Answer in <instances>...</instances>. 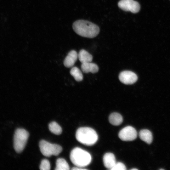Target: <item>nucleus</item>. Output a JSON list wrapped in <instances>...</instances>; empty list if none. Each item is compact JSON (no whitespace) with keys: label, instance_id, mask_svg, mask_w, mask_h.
<instances>
[{"label":"nucleus","instance_id":"nucleus-1","mask_svg":"<svg viewBox=\"0 0 170 170\" xmlns=\"http://www.w3.org/2000/svg\"><path fill=\"white\" fill-rule=\"evenodd\" d=\"M74 31L78 35L85 37L93 38L99 33V29L96 25L87 20H78L72 25Z\"/></svg>","mask_w":170,"mask_h":170},{"label":"nucleus","instance_id":"nucleus-2","mask_svg":"<svg viewBox=\"0 0 170 170\" xmlns=\"http://www.w3.org/2000/svg\"><path fill=\"white\" fill-rule=\"evenodd\" d=\"M76 137L80 143L85 145L91 146L94 144L98 139L96 132L89 127H81L76 131Z\"/></svg>","mask_w":170,"mask_h":170},{"label":"nucleus","instance_id":"nucleus-3","mask_svg":"<svg viewBox=\"0 0 170 170\" xmlns=\"http://www.w3.org/2000/svg\"><path fill=\"white\" fill-rule=\"evenodd\" d=\"M72 162L77 167L83 168L91 162L92 157L87 151L79 147L73 149L70 154Z\"/></svg>","mask_w":170,"mask_h":170},{"label":"nucleus","instance_id":"nucleus-4","mask_svg":"<svg viewBox=\"0 0 170 170\" xmlns=\"http://www.w3.org/2000/svg\"><path fill=\"white\" fill-rule=\"evenodd\" d=\"M29 136L28 132L23 128L17 129L14 134V146L15 151L21 152L24 149Z\"/></svg>","mask_w":170,"mask_h":170},{"label":"nucleus","instance_id":"nucleus-5","mask_svg":"<svg viewBox=\"0 0 170 170\" xmlns=\"http://www.w3.org/2000/svg\"><path fill=\"white\" fill-rule=\"evenodd\" d=\"M39 146L41 153L47 157L58 156L62 150V147L60 145L51 144L44 140L40 142Z\"/></svg>","mask_w":170,"mask_h":170},{"label":"nucleus","instance_id":"nucleus-6","mask_svg":"<svg viewBox=\"0 0 170 170\" xmlns=\"http://www.w3.org/2000/svg\"><path fill=\"white\" fill-rule=\"evenodd\" d=\"M118 6L123 11L138 13L140 9L139 3L133 0H121L118 3Z\"/></svg>","mask_w":170,"mask_h":170},{"label":"nucleus","instance_id":"nucleus-7","mask_svg":"<svg viewBox=\"0 0 170 170\" xmlns=\"http://www.w3.org/2000/svg\"><path fill=\"white\" fill-rule=\"evenodd\" d=\"M118 137L122 141H131L137 138V132L134 128L128 126L120 130L118 133Z\"/></svg>","mask_w":170,"mask_h":170},{"label":"nucleus","instance_id":"nucleus-8","mask_svg":"<svg viewBox=\"0 0 170 170\" xmlns=\"http://www.w3.org/2000/svg\"><path fill=\"white\" fill-rule=\"evenodd\" d=\"M120 81L125 84H132L135 82L137 80V75L134 72L129 71L121 72L119 76Z\"/></svg>","mask_w":170,"mask_h":170},{"label":"nucleus","instance_id":"nucleus-9","mask_svg":"<svg viewBox=\"0 0 170 170\" xmlns=\"http://www.w3.org/2000/svg\"><path fill=\"white\" fill-rule=\"evenodd\" d=\"M78 58V54L74 50L71 51L65 58L64 64L67 68L72 67Z\"/></svg>","mask_w":170,"mask_h":170},{"label":"nucleus","instance_id":"nucleus-10","mask_svg":"<svg viewBox=\"0 0 170 170\" xmlns=\"http://www.w3.org/2000/svg\"><path fill=\"white\" fill-rule=\"evenodd\" d=\"M103 162L105 167L110 170L116 162L115 156L111 153H107L104 155Z\"/></svg>","mask_w":170,"mask_h":170},{"label":"nucleus","instance_id":"nucleus-11","mask_svg":"<svg viewBox=\"0 0 170 170\" xmlns=\"http://www.w3.org/2000/svg\"><path fill=\"white\" fill-rule=\"evenodd\" d=\"M81 68L82 71L85 73L91 72L94 73L97 72L99 70L98 65L91 62L82 63Z\"/></svg>","mask_w":170,"mask_h":170},{"label":"nucleus","instance_id":"nucleus-12","mask_svg":"<svg viewBox=\"0 0 170 170\" xmlns=\"http://www.w3.org/2000/svg\"><path fill=\"white\" fill-rule=\"evenodd\" d=\"M140 138L148 144H150L152 141L153 137L151 132L148 129L141 130L139 133Z\"/></svg>","mask_w":170,"mask_h":170},{"label":"nucleus","instance_id":"nucleus-13","mask_svg":"<svg viewBox=\"0 0 170 170\" xmlns=\"http://www.w3.org/2000/svg\"><path fill=\"white\" fill-rule=\"evenodd\" d=\"M109 121L110 123L114 126L120 125L123 122V118L119 113L114 112L111 113L109 116Z\"/></svg>","mask_w":170,"mask_h":170},{"label":"nucleus","instance_id":"nucleus-14","mask_svg":"<svg viewBox=\"0 0 170 170\" xmlns=\"http://www.w3.org/2000/svg\"><path fill=\"white\" fill-rule=\"evenodd\" d=\"M78 58L82 63L91 62L93 59L92 56L84 49H82L79 51Z\"/></svg>","mask_w":170,"mask_h":170},{"label":"nucleus","instance_id":"nucleus-15","mask_svg":"<svg viewBox=\"0 0 170 170\" xmlns=\"http://www.w3.org/2000/svg\"><path fill=\"white\" fill-rule=\"evenodd\" d=\"M55 170H69V165L66 160L62 158L58 159L56 162Z\"/></svg>","mask_w":170,"mask_h":170},{"label":"nucleus","instance_id":"nucleus-16","mask_svg":"<svg viewBox=\"0 0 170 170\" xmlns=\"http://www.w3.org/2000/svg\"><path fill=\"white\" fill-rule=\"evenodd\" d=\"M70 74L75 79L77 82L82 81L83 78L82 73L80 70L77 67H73L70 71Z\"/></svg>","mask_w":170,"mask_h":170},{"label":"nucleus","instance_id":"nucleus-17","mask_svg":"<svg viewBox=\"0 0 170 170\" xmlns=\"http://www.w3.org/2000/svg\"><path fill=\"white\" fill-rule=\"evenodd\" d=\"M50 131L56 135H60L62 133V129L61 127L55 122L50 123L48 125Z\"/></svg>","mask_w":170,"mask_h":170},{"label":"nucleus","instance_id":"nucleus-18","mask_svg":"<svg viewBox=\"0 0 170 170\" xmlns=\"http://www.w3.org/2000/svg\"><path fill=\"white\" fill-rule=\"evenodd\" d=\"M41 170H49L50 169V164L49 161L47 159H43L41 162L39 167Z\"/></svg>","mask_w":170,"mask_h":170},{"label":"nucleus","instance_id":"nucleus-19","mask_svg":"<svg viewBox=\"0 0 170 170\" xmlns=\"http://www.w3.org/2000/svg\"><path fill=\"white\" fill-rule=\"evenodd\" d=\"M111 170H126V168L125 165L121 162H116L113 167L110 169Z\"/></svg>","mask_w":170,"mask_h":170},{"label":"nucleus","instance_id":"nucleus-20","mask_svg":"<svg viewBox=\"0 0 170 170\" xmlns=\"http://www.w3.org/2000/svg\"><path fill=\"white\" fill-rule=\"evenodd\" d=\"M71 170H87L86 169H85L83 168L80 167H73L71 169Z\"/></svg>","mask_w":170,"mask_h":170},{"label":"nucleus","instance_id":"nucleus-21","mask_svg":"<svg viewBox=\"0 0 170 170\" xmlns=\"http://www.w3.org/2000/svg\"><path fill=\"white\" fill-rule=\"evenodd\" d=\"M131 170H138L137 169H136V168H133V169H131Z\"/></svg>","mask_w":170,"mask_h":170},{"label":"nucleus","instance_id":"nucleus-22","mask_svg":"<svg viewBox=\"0 0 170 170\" xmlns=\"http://www.w3.org/2000/svg\"><path fill=\"white\" fill-rule=\"evenodd\" d=\"M159 170H164V169L162 168V169H159Z\"/></svg>","mask_w":170,"mask_h":170}]
</instances>
